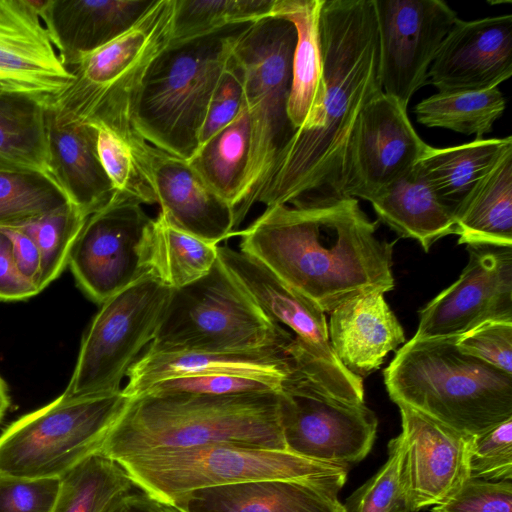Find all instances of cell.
Returning <instances> with one entry per match:
<instances>
[{
    "mask_svg": "<svg viewBox=\"0 0 512 512\" xmlns=\"http://www.w3.org/2000/svg\"><path fill=\"white\" fill-rule=\"evenodd\" d=\"M60 478H22L0 473V512H52Z\"/></svg>",
    "mask_w": 512,
    "mask_h": 512,
    "instance_id": "obj_45",
    "label": "cell"
},
{
    "mask_svg": "<svg viewBox=\"0 0 512 512\" xmlns=\"http://www.w3.org/2000/svg\"><path fill=\"white\" fill-rule=\"evenodd\" d=\"M142 204L116 192L90 214L69 254L68 265L81 289L95 302L148 275L145 242L153 219Z\"/></svg>",
    "mask_w": 512,
    "mask_h": 512,
    "instance_id": "obj_13",
    "label": "cell"
},
{
    "mask_svg": "<svg viewBox=\"0 0 512 512\" xmlns=\"http://www.w3.org/2000/svg\"><path fill=\"white\" fill-rule=\"evenodd\" d=\"M384 293L377 289L358 293L329 313L332 351L350 374L362 380L381 366L390 351L405 342L403 327Z\"/></svg>",
    "mask_w": 512,
    "mask_h": 512,
    "instance_id": "obj_23",
    "label": "cell"
},
{
    "mask_svg": "<svg viewBox=\"0 0 512 512\" xmlns=\"http://www.w3.org/2000/svg\"><path fill=\"white\" fill-rule=\"evenodd\" d=\"M382 91L403 107L427 84L428 71L458 16L442 0H373Z\"/></svg>",
    "mask_w": 512,
    "mask_h": 512,
    "instance_id": "obj_14",
    "label": "cell"
},
{
    "mask_svg": "<svg viewBox=\"0 0 512 512\" xmlns=\"http://www.w3.org/2000/svg\"><path fill=\"white\" fill-rule=\"evenodd\" d=\"M70 203L45 173L0 171V228H17Z\"/></svg>",
    "mask_w": 512,
    "mask_h": 512,
    "instance_id": "obj_37",
    "label": "cell"
},
{
    "mask_svg": "<svg viewBox=\"0 0 512 512\" xmlns=\"http://www.w3.org/2000/svg\"><path fill=\"white\" fill-rule=\"evenodd\" d=\"M225 32L169 46L153 62L132 120L147 143L187 161L195 154L210 100L232 58L236 32Z\"/></svg>",
    "mask_w": 512,
    "mask_h": 512,
    "instance_id": "obj_7",
    "label": "cell"
},
{
    "mask_svg": "<svg viewBox=\"0 0 512 512\" xmlns=\"http://www.w3.org/2000/svg\"><path fill=\"white\" fill-rule=\"evenodd\" d=\"M103 512H162V503L140 489H132L116 497Z\"/></svg>",
    "mask_w": 512,
    "mask_h": 512,
    "instance_id": "obj_49",
    "label": "cell"
},
{
    "mask_svg": "<svg viewBox=\"0 0 512 512\" xmlns=\"http://www.w3.org/2000/svg\"><path fill=\"white\" fill-rule=\"evenodd\" d=\"M39 291L18 270L10 238L0 229V301H19Z\"/></svg>",
    "mask_w": 512,
    "mask_h": 512,
    "instance_id": "obj_47",
    "label": "cell"
},
{
    "mask_svg": "<svg viewBox=\"0 0 512 512\" xmlns=\"http://www.w3.org/2000/svg\"><path fill=\"white\" fill-rule=\"evenodd\" d=\"M466 249L467 265L419 311L413 338L458 337L488 321H512V247L469 244Z\"/></svg>",
    "mask_w": 512,
    "mask_h": 512,
    "instance_id": "obj_15",
    "label": "cell"
},
{
    "mask_svg": "<svg viewBox=\"0 0 512 512\" xmlns=\"http://www.w3.org/2000/svg\"><path fill=\"white\" fill-rule=\"evenodd\" d=\"M10 406V396L8 392V386L0 376V422L4 418L8 408Z\"/></svg>",
    "mask_w": 512,
    "mask_h": 512,
    "instance_id": "obj_50",
    "label": "cell"
},
{
    "mask_svg": "<svg viewBox=\"0 0 512 512\" xmlns=\"http://www.w3.org/2000/svg\"><path fill=\"white\" fill-rule=\"evenodd\" d=\"M162 512H181L171 505L162 504Z\"/></svg>",
    "mask_w": 512,
    "mask_h": 512,
    "instance_id": "obj_51",
    "label": "cell"
},
{
    "mask_svg": "<svg viewBox=\"0 0 512 512\" xmlns=\"http://www.w3.org/2000/svg\"><path fill=\"white\" fill-rule=\"evenodd\" d=\"M512 75V15L457 18L428 71L438 92L486 90Z\"/></svg>",
    "mask_w": 512,
    "mask_h": 512,
    "instance_id": "obj_21",
    "label": "cell"
},
{
    "mask_svg": "<svg viewBox=\"0 0 512 512\" xmlns=\"http://www.w3.org/2000/svg\"><path fill=\"white\" fill-rule=\"evenodd\" d=\"M243 103L241 74L231 58L210 100L199 137V146L232 122L241 110Z\"/></svg>",
    "mask_w": 512,
    "mask_h": 512,
    "instance_id": "obj_46",
    "label": "cell"
},
{
    "mask_svg": "<svg viewBox=\"0 0 512 512\" xmlns=\"http://www.w3.org/2000/svg\"><path fill=\"white\" fill-rule=\"evenodd\" d=\"M47 171L68 201L89 216L104 206L115 190L98 156L97 128L64 122L46 107Z\"/></svg>",
    "mask_w": 512,
    "mask_h": 512,
    "instance_id": "obj_25",
    "label": "cell"
},
{
    "mask_svg": "<svg viewBox=\"0 0 512 512\" xmlns=\"http://www.w3.org/2000/svg\"><path fill=\"white\" fill-rule=\"evenodd\" d=\"M401 439L388 443V459L343 504L345 512H412L400 476Z\"/></svg>",
    "mask_w": 512,
    "mask_h": 512,
    "instance_id": "obj_39",
    "label": "cell"
},
{
    "mask_svg": "<svg viewBox=\"0 0 512 512\" xmlns=\"http://www.w3.org/2000/svg\"><path fill=\"white\" fill-rule=\"evenodd\" d=\"M217 248L174 227L159 213L146 237L145 267L148 275L179 289L209 273L218 259Z\"/></svg>",
    "mask_w": 512,
    "mask_h": 512,
    "instance_id": "obj_31",
    "label": "cell"
},
{
    "mask_svg": "<svg viewBox=\"0 0 512 512\" xmlns=\"http://www.w3.org/2000/svg\"><path fill=\"white\" fill-rule=\"evenodd\" d=\"M74 79L30 0H0V89L47 106Z\"/></svg>",
    "mask_w": 512,
    "mask_h": 512,
    "instance_id": "obj_20",
    "label": "cell"
},
{
    "mask_svg": "<svg viewBox=\"0 0 512 512\" xmlns=\"http://www.w3.org/2000/svg\"><path fill=\"white\" fill-rule=\"evenodd\" d=\"M319 33L324 93L278 156L258 199L266 207L347 197L355 130L383 92L373 0H323Z\"/></svg>",
    "mask_w": 512,
    "mask_h": 512,
    "instance_id": "obj_1",
    "label": "cell"
},
{
    "mask_svg": "<svg viewBox=\"0 0 512 512\" xmlns=\"http://www.w3.org/2000/svg\"><path fill=\"white\" fill-rule=\"evenodd\" d=\"M128 397L120 392L73 396L63 392L0 434V473L60 478L96 453Z\"/></svg>",
    "mask_w": 512,
    "mask_h": 512,
    "instance_id": "obj_10",
    "label": "cell"
},
{
    "mask_svg": "<svg viewBox=\"0 0 512 512\" xmlns=\"http://www.w3.org/2000/svg\"><path fill=\"white\" fill-rule=\"evenodd\" d=\"M116 461L138 489L166 505L193 490L262 479L309 481L338 494L349 468L235 443L153 450Z\"/></svg>",
    "mask_w": 512,
    "mask_h": 512,
    "instance_id": "obj_6",
    "label": "cell"
},
{
    "mask_svg": "<svg viewBox=\"0 0 512 512\" xmlns=\"http://www.w3.org/2000/svg\"><path fill=\"white\" fill-rule=\"evenodd\" d=\"M432 512H512V482L469 477Z\"/></svg>",
    "mask_w": 512,
    "mask_h": 512,
    "instance_id": "obj_44",
    "label": "cell"
},
{
    "mask_svg": "<svg viewBox=\"0 0 512 512\" xmlns=\"http://www.w3.org/2000/svg\"><path fill=\"white\" fill-rule=\"evenodd\" d=\"M430 147L407 109L382 92L365 108L355 130L346 196L370 201L408 173Z\"/></svg>",
    "mask_w": 512,
    "mask_h": 512,
    "instance_id": "obj_17",
    "label": "cell"
},
{
    "mask_svg": "<svg viewBox=\"0 0 512 512\" xmlns=\"http://www.w3.org/2000/svg\"><path fill=\"white\" fill-rule=\"evenodd\" d=\"M250 149V116L243 103L235 119L200 145L188 162L235 210L243 192Z\"/></svg>",
    "mask_w": 512,
    "mask_h": 512,
    "instance_id": "obj_33",
    "label": "cell"
},
{
    "mask_svg": "<svg viewBox=\"0 0 512 512\" xmlns=\"http://www.w3.org/2000/svg\"><path fill=\"white\" fill-rule=\"evenodd\" d=\"M506 99L498 87L486 90L437 92L414 107L417 121L483 138L503 115Z\"/></svg>",
    "mask_w": 512,
    "mask_h": 512,
    "instance_id": "obj_34",
    "label": "cell"
},
{
    "mask_svg": "<svg viewBox=\"0 0 512 512\" xmlns=\"http://www.w3.org/2000/svg\"><path fill=\"white\" fill-rule=\"evenodd\" d=\"M459 244L512 247V148L454 209Z\"/></svg>",
    "mask_w": 512,
    "mask_h": 512,
    "instance_id": "obj_29",
    "label": "cell"
},
{
    "mask_svg": "<svg viewBox=\"0 0 512 512\" xmlns=\"http://www.w3.org/2000/svg\"><path fill=\"white\" fill-rule=\"evenodd\" d=\"M124 141L154 191L159 213L171 225L216 245L234 234L233 207L187 160L147 143L137 132Z\"/></svg>",
    "mask_w": 512,
    "mask_h": 512,
    "instance_id": "obj_16",
    "label": "cell"
},
{
    "mask_svg": "<svg viewBox=\"0 0 512 512\" xmlns=\"http://www.w3.org/2000/svg\"><path fill=\"white\" fill-rule=\"evenodd\" d=\"M296 31L285 19L268 17L243 26L233 40L232 59L243 84L251 123L250 158L235 227L268 182L273 166L296 129L288 116Z\"/></svg>",
    "mask_w": 512,
    "mask_h": 512,
    "instance_id": "obj_8",
    "label": "cell"
},
{
    "mask_svg": "<svg viewBox=\"0 0 512 512\" xmlns=\"http://www.w3.org/2000/svg\"><path fill=\"white\" fill-rule=\"evenodd\" d=\"M295 338L270 318L221 263L204 277L172 289L147 350L237 351L289 347Z\"/></svg>",
    "mask_w": 512,
    "mask_h": 512,
    "instance_id": "obj_9",
    "label": "cell"
},
{
    "mask_svg": "<svg viewBox=\"0 0 512 512\" xmlns=\"http://www.w3.org/2000/svg\"><path fill=\"white\" fill-rule=\"evenodd\" d=\"M369 202L379 220L399 236L417 240L426 252L440 238L455 233L453 208L436 194L417 165Z\"/></svg>",
    "mask_w": 512,
    "mask_h": 512,
    "instance_id": "obj_27",
    "label": "cell"
},
{
    "mask_svg": "<svg viewBox=\"0 0 512 512\" xmlns=\"http://www.w3.org/2000/svg\"><path fill=\"white\" fill-rule=\"evenodd\" d=\"M94 126L97 128L98 156L114 190L141 204H156L154 191L138 167L128 144L113 131Z\"/></svg>",
    "mask_w": 512,
    "mask_h": 512,
    "instance_id": "obj_40",
    "label": "cell"
},
{
    "mask_svg": "<svg viewBox=\"0 0 512 512\" xmlns=\"http://www.w3.org/2000/svg\"><path fill=\"white\" fill-rule=\"evenodd\" d=\"M356 198L266 207L240 235V251L330 313L367 290L394 288L393 243Z\"/></svg>",
    "mask_w": 512,
    "mask_h": 512,
    "instance_id": "obj_2",
    "label": "cell"
},
{
    "mask_svg": "<svg viewBox=\"0 0 512 512\" xmlns=\"http://www.w3.org/2000/svg\"><path fill=\"white\" fill-rule=\"evenodd\" d=\"M87 217L77 207L68 203L17 227L29 235L39 249V292L58 278L68 265L70 251Z\"/></svg>",
    "mask_w": 512,
    "mask_h": 512,
    "instance_id": "obj_38",
    "label": "cell"
},
{
    "mask_svg": "<svg viewBox=\"0 0 512 512\" xmlns=\"http://www.w3.org/2000/svg\"><path fill=\"white\" fill-rule=\"evenodd\" d=\"M235 443L286 450L278 391L128 397L97 452L114 460L153 450Z\"/></svg>",
    "mask_w": 512,
    "mask_h": 512,
    "instance_id": "obj_3",
    "label": "cell"
},
{
    "mask_svg": "<svg viewBox=\"0 0 512 512\" xmlns=\"http://www.w3.org/2000/svg\"><path fill=\"white\" fill-rule=\"evenodd\" d=\"M175 0H156L126 32L85 56L70 86L46 107L64 122L103 126L123 140L153 62L170 45Z\"/></svg>",
    "mask_w": 512,
    "mask_h": 512,
    "instance_id": "obj_5",
    "label": "cell"
},
{
    "mask_svg": "<svg viewBox=\"0 0 512 512\" xmlns=\"http://www.w3.org/2000/svg\"><path fill=\"white\" fill-rule=\"evenodd\" d=\"M323 0H274L271 17L291 22L296 31L288 116L297 130L317 110L324 93L319 20Z\"/></svg>",
    "mask_w": 512,
    "mask_h": 512,
    "instance_id": "obj_28",
    "label": "cell"
},
{
    "mask_svg": "<svg viewBox=\"0 0 512 512\" xmlns=\"http://www.w3.org/2000/svg\"><path fill=\"white\" fill-rule=\"evenodd\" d=\"M281 383L282 382L271 379L252 378L230 374H206L163 380L151 385L143 393H182L215 396L238 395L278 391Z\"/></svg>",
    "mask_w": 512,
    "mask_h": 512,
    "instance_id": "obj_42",
    "label": "cell"
},
{
    "mask_svg": "<svg viewBox=\"0 0 512 512\" xmlns=\"http://www.w3.org/2000/svg\"><path fill=\"white\" fill-rule=\"evenodd\" d=\"M218 258L258 306L291 332L300 346L364 400L363 380L350 374L335 357L325 313L312 300L281 280L260 262L228 246Z\"/></svg>",
    "mask_w": 512,
    "mask_h": 512,
    "instance_id": "obj_19",
    "label": "cell"
},
{
    "mask_svg": "<svg viewBox=\"0 0 512 512\" xmlns=\"http://www.w3.org/2000/svg\"><path fill=\"white\" fill-rule=\"evenodd\" d=\"M337 495L309 481L262 479L193 490L171 506L181 512H345Z\"/></svg>",
    "mask_w": 512,
    "mask_h": 512,
    "instance_id": "obj_26",
    "label": "cell"
},
{
    "mask_svg": "<svg viewBox=\"0 0 512 512\" xmlns=\"http://www.w3.org/2000/svg\"><path fill=\"white\" fill-rule=\"evenodd\" d=\"M172 289L147 275L101 304L85 333L65 393L120 392L122 379L154 339Z\"/></svg>",
    "mask_w": 512,
    "mask_h": 512,
    "instance_id": "obj_11",
    "label": "cell"
},
{
    "mask_svg": "<svg viewBox=\"0 0 512 512\" xmlns=\"http://www.w3.org/2000/svg\"><path fill=\"white\" fill-rule=\"evenodd\" d=\"M456 346L461 352L512 374V321L482 323L459 335Z\"/></svg>",
    "mask_w": 512,
    "mask_h": 512,
    "instance_id": "obj_43",
    "label": "cell"
},
{
    "mask_svg": "<svg viewBox=\"0 0 512 512\" xmlns=\"http://www.w3.org/2000/svg\"><path fill=\"white\" fill-rule=\"evenodd\" d=\"M156 0H45L39 16L57 54L72 70L130 29Z\"/></svg>",
    "mask_w": 512,
    "mask_h": 512,
    "instance_id": "obj_24",
    "label": "cell"
},
{
    "mask_svg": "<svg viewBox=\"0 0 512 512\" xmlns=\"http://www.w3.org/2000/svg\"><path fill=\"white\" fill-rule=\"evenodd\" d=\"M293 343L289 347L237 351L146 350L129 368L128 381L122 393L133 397L163 380L206 374H230L282 382L295 369L290 353Z\"/></svg>",
    "mask_w": 512,
    "mask_h": 512,
    "instance_id": "obj_22",
    "label": "cell"
},
{
    "mask_svg": "<svg viewBox=\"0 0 512 512\" xmlns=\"http://www.w3.org/2000/svg\"><path fill=\"white\" fill-rule=\"evenodd\" d=\"M511 148V136L475 138L457 146L430 147L416 165L436 194L454 210L473 186Z\"/></svg>",
    "mask_w": 512,
    "mask_h": 512,
    "instance_id": "obj_30",
    "label": "cell"
},
{
    "mask_svg": "<svg viewBox=\"0 0 512 512\" xmlns=\"http://www.w3.org/2000/svg\"><path fill=\"white\" fill-rule=\"evenodd\" d=\"M457 337L408 340L384 370L390 399L474 436L512 418V374L461 352Z\"/></svg>",
    "mask_w": 512,
    "mask_h": 512,
    "instance_id": "obj_4",
    "label": "cell"
},
{
    "mask_svg": "<svg viewBox=\"0 0 512 512\" xmlns=\"http://www.w3.org/2000/svg\"><path fill=\"white\" fill-rule=\"evenodd\" d=\"M46 105L27 95L0 93V171H47Z\"/></svg>",
    "mask_w": 512,
    "mask_h": 512,
    "instance_id": "obj_32",
    "label": "cell"
},
{
    "mask_svg": "<svg viewBox=\"0 0 512 512\" xmlns=\"http://www.w3.org/2000/svg\"><path fill=\"white\" fill-rule=\"evenodd\" d=\"M468 470L471 478L512 480V418L472 436Z\"/></svg>",
    "mask_w": 512,
    "mask_h": 512,
    "instance_id": "obj_41",
    "label": "cell"
},
{
    "mask_svg": "<svg viewBox=\"0 0 512 512\" xmlns=\"http://www.w3.org/2000/svg\"><path fill=\"white\" fill-rule=\"evenodd\" d=\"M274 0H175L169 46L271 17Z\"/></svg>",
    "mask_w": 512,
    "mask_h": 512,
    "instance_id": "obj_36",
    "label": "cell"
},
{
    "mask_svg": "<svg viewBox=\"0 0 512 512\" xmlns=\"http://www.w3.org/2000/svg\"><path fill=\"white\" fill-rule=\"evenodd\" d=\"M135 487L119 462L96 452L60 477L52 512H103L116 497Z\"/></svg>",
    "mask_w": 512,
    "mask_h": 512,
    "instance_id": "obj_35",
    "label": "cell"
},
{
    "mask_svg": "<svg viewBox=\"0 0 512 512\" xmlns=\"http://www.w3.org/2000/svg\"><path fill=\"white\" fill-rule=\"evenodd\" d=\"M278 395L287 451L347 467L370 452L378 420L364 403L339 399L298 370L282 381Z\"/></svg>",
    "mask_w": 512,
    "mask_h": 512,
    "instance_id": "obj_12",
    "label": "cell"
},
{
    "mask_svg": "<svg viewBox=\"0 0 512 512\" xmlns=\"http://www.w3.org/2000/svg\"><path fill=\"white\" fill-rule=\"evenodd\" d=\"M4 92L3 90L0 89V93Z\"/></svg>",
    "mask_w": 512,
    "mask_h": 512,
    "instance_id": "obj_52",
    "label": "cell"
},
{
    "mask_svg": "<svg viewBox=\"0 0 512 512\" xmlns=\"http://www.w3.org/2000/svg\"><path fill=\"white\" fill-rule=\"evenodd\" d=\"M400 476L412 512L438 505L468 478L472 436L402 404Z\"/></svg>",
    "mask_w": 512,
    "mask_h": 512,
    "instance_id": "obj_18",
    "label": "cell"
},
{
    "mask_svg": "<svg viewBox=\"0 0 512 512\" xmlns=\"http://www.w3.org/2000/svg\"><path fill=\"white\" fill-rule=\"evenodd\" d=\"M10 238L18 270L38 289L41 256L33 239L19 228H0ZM39 291V290H38Z\"/></svg>",
    "mask_w": 512,
    "mask_h": 512,
    "instance_id": "obj_48",
    "label": "cell"
}]
</instances>
